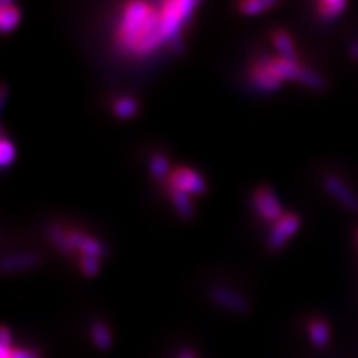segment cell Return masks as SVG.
I'll list each match as a JSON object with an SVG mask.
<instances>
[{
    "instance_id": "obj_1",
    "label": "cell",
    "mask_w": 358,
    "mask_h": 358,
    "mask_svg": "<svg viewBox=\"0 0 358 358\" xmlns=\"http://www.w3.org/2000/svg\"><path fill=\"white\" fill-rule=\"evenodd\" d=\"M116 42L124 52L148 55L164 45L161 37V8L148 2L124 6L116 30Z\"/></svg>"
},
{
    "instance_id": "obj_2",
    "label": "cell",
    "mask_w": 358,
    "mask_h": 358,
    "mask_svg": "<svg viewBox=\"0 0 358 358\" xmlns=\"http://www.w3.org/2000/svg\"><path fill=\"white\" fill-rule=\"evenodd\" d=\"M196 7H198V2L194 0H171V2L161 3V37L164 43L179 42L182 25L186 24Z\"/></svg>"
},
{
    "instance_id": "obj_3",
    "label": "cell",
    "mask_w": 358,
    "mask_h": 358,
    "mask_svg": "<svg viewBox=\"0 0 358 358\" xmlns=\"http://www.w3.org/2000/svg\"><path fill=\"white\" fill-rule=\"evenodd\" d=\"M252 208L254 211L262 221L267 222H277L284 216L282 211V204L279 198H277L275 191L271 186H259L252 194Z\"/></svg>"
},
{
    "instance_id": "obj_4",
    "label": "cell",
    "mask_w": 358,
    "mask_h": 358,
    "mask_svg": "<svg viewBox=\"0 0 358 358\" xmlns=\"http://www.w3.org/2000/svg\"><path fill=\"white\" fill-rule=\"evenodd\" d=\"M168 187L182 191L189 196H201L208 189V182L203 178V174L194 171V169L179 166L174 168L173 173L168 178Z\"/></svg>"
},
{
    "instance_id": "obj_5",
    "label": "cell",
    "mask_w": 358,
    "mask_h": 358,
    "mask_svg": "<svg viewBox=\"0 0 358 358\" xmlns=\"http://www.w3.org/2000/svg\"><path fill=\"white\" fill-rule=\"evenodd\" d=\"M299 227H301V217L294 213H285L268 231L267 248L271 250L282 249L299 231Z\"/></svg>"
},
{
    "instance_id": "obj_6",
    "label": "cell",
    "mask_w": 358,
    "mask_h": 358,
    "mask_svg": "<svg viewBox=\"0 0 358 358\" xmlns=\"http://www.w3.org/2000/svg\"><path fill=\"white\" fill-rule=\"evenodd\" d=\"M249 80L261 92H275L280 88L282 80L272 71L268 57H257L249 66Z\"/></svg>"
},
{
    "instance_id": "obj_7",
    "label": "cell",
    "mask_w": 358,
    "mask_h": 358,
    "mask_svg": "<svg viewBox=\"0 0 358 358\" xmlns=\"http://www.w3.org/2000/svg\"><path fill=\"white\" fill-rule=\"evenodd\" d=\"M209 299L216 306L234 313H245L250 308L248 299L241 292H237V290L227 287V285H213L209 289Z\"/></svg>"
},
{
    "instance_id": "obj_8",
    "label": "cell",
    "mask_w": 358,
    "mask_h": 358,
    "mask_svg": "<svg viewBox=\"0 0 358 358\" xmlns=\"http://www.w3.org/2000/svg\"><path fill=\"white\" fill-rule=\"evenodd\" d=\"M322 187H324L327 194L332 196V198L337 201L342 208H345L352 213L358 211L357 194L338 176L327 174V176H324V179H322Z\"/></svg>"
},
{
    "instance_id": "obj_9",
    "label": "cell",
    "mask_w": 358,
    "mask_h": 358,
    "mask_svg": "<svg viewBox=\"0 0 358 358\" xmlns=\"http://www.w3.org/2000/svg\"><path fill=\"white\" fill-rule=\"evenodd\" d=\"M69 236H70L71 248L75 250H80V256L101 259L108 254L106 252V245L103 244L101 241H98L96 237L88 236L85 234V232L77 231V229H70Z\"/></svg>"
},
{
    "instance_id": "obj_10",
    "label": "cell",
    "mask_w": 358,
    "mask_h": 358,
    "mask_svg": "<svg viewBox=\"0 0 358 358\" xmlns=\"http://www.w3.org/2000/svg\"><path fill=\"white\" fill-rule=\"evenodd\" d=\"M40 262H42V257L37 252H13L2 257L0 271L3 274H13V272L29 271V268L37 267Z\"/></svg>"
},
{
    "instance_id": "obj_11",
    "label": "cell",
    "mask_w": 358,
    "mask_h": 358,
    "mask_svg": "<svg viewBox=\"0 0 358 358\" xmlns=\"http://www.w3.org/2000/svg\"><path fill=\"white\" fill-rule=\"evenodd\" d=\"M90 338H92L93 345L100 352L110 350L113 345V334L111 329L103 320H95L90 325Z\"/></svg>"
},
{
    "instance_id": "obj_12",
    "label": "cell",
    "mask_w": 358,
    "mask_h": 358,
    "mask_svg": "<svg viewBox=\"0 0 358 358\" xmlns=\"http://www.w3.org/2000/svg\"><path fill=\"white\" fill-rule=\"evenodd\" d=\"M272 45L279 53V58L284 60H297V50H295L294 38L285 30H274L271 35Z\"/></svg>"
},
{
    "instance_id": "obj_13",
    "label": "cell",
    "mask_w": 358,
    "mask_h": 358,
    "mask_svg": "<svg viewBox=\"0 0 358 358\" xmlns=\"http://www.w3.org/2000/svg\"><path fill=\"white\" fill-rule=\"evenodd\" d=\"M20 19L22 12L15 3L8 2V0H2V2H0V30H2L3 34L15 30V27L20 24Z\"/></svg>"
},
{
    "instance_id": "obj_14",
    "label": "cell",
    "mask_w": 358,
    "mask_h": 358,
    "mask_svg": "<svg viewBox=\"0 0 358 358\" xmlns=\"http://www.w3.org/2000/svg\"><path fill=\"white\" fill-rule=\"evenodd\" d=\"M45 234H47L50 243L55 245L58 252L65 254V256H71L75 252V249L71 248L69 231H65L64 227H60L58 224H48L47 229H45Z\"/></svg>"
},
{
    "instance_id": "obj_15",
    "label": "cell",
    "mask_w": 358,
    "mask_h": 358,
    "mask_svg": "<svg viewBox=\"0 0 358 358\" xmlns=\"http://www.w3.org/2000/svg\"><path fill=\"white\" fill-rule=\"evenodd\" d=\"M111 111L118 120L134 118L140 111V101L133 96H118L111 103Z\"/></svg>"
},
{
    "instance_id": "obj_16",
    "label": "cell",
    "mask_w": 358,
    "mask_h": 358,
    "mask_svg": "<svg viewBox=\"0 0 358 358\" xmlns=\"http://www.w3.org/2000/svg\"><path fill=\"white\" fill-rule=\"evenodd\" d=\"M308 340L315 348H325L330 342V327L325 320L315 319L307 327Z\"/></svg>"
},
{
    "instance_id": "obj_17",
    "label": "cell",
    "mask_w": 358,
    "mask_h": 358,
    "mask_svg": "<svg viewBox=\"0 0 358 358\" xmlns=\"http://www.w3.org/2000/svg\"><path fill=\"white\" fill-rule=\"evenodd\" d=\"M168 196L171 199V204L176 209V213L182 219H191L194 216V206H192L191 196L186 194V192L173 189V187H168Z\"/></svg>"
},
{
    "instance_id": "obj_18",
    "label": "cell",
    "mask_w": 358,
    "mask_h": 358,
    "mask_svg": "<svg viewBox=\"0 0 358 358\" xmlns=\"http://www.w3.org/2000/svg\"><path fill=\"white\" fill-rule=\"evenodd\" d=\"M148 171H150L151 178L156 179V181H161V179H168L169 174L173 173L171 163H169V158L164 153H155L150 156V161H148Z\"/></svg>"
},
{
    "instance_id": "obj_19",
    "label": "cell",
    "mask_w": 358,
    "mask_h": 358,
    "mask_svg": "<svg viewBox=\"0 0 358 358\" xmlns=\"http://www.w3.org/2000/svg\"><path fill=\"white\" fill-rule=\"evenodd\" d=\"M345 8V0H320V2L317 3V13H319L320 19H324L327 22L337 19Z\"/></svg>"
},
{
    "instance_id": "obj_20",
    "label": "cell",
    "mask_w": 358,
    "mask_h": 358,
    "mask_svg": "<svg viewBox=\"0 0 358 358\" xmlns=\"http://www.w3.org/2000/svg\"><path fill=\"white\" fill-rule=\"evenodd\" d=\"M275 0H245V2L239 3V10L245 13V15H257L262 10L275 7Z\"/></svg>"
},
{
    "instance_id": "obj_21",
    "label": "cell",
    "mask_w": 358,
    "mask_h": 358,
    "mask_svg": "<svg viewBox=\"0 0 358 358\" xmlns=\"http://www.w3.org/2000/svg\"><path fill=\"white\" fill-rule=\"evenodd\" d=\"M17 156V148L13 145V141L8 140L7 136H2L0 140V166L8 168L13 164Z\"/></svg>"
},
{
    "instance_id": "obj_22",
    "label": "cell",
    "mask_w": 358,
    "mask_h": 358,
    "mask_svg": "<svg viewBox=\"0 0 358 358\" xmlns=\"http://www.w3.org/2000/svg\"><path fill=\"white\" fill-rule=\"evenodd\" d=\"M78 264H80V271H82L83 275H87V277L98 275V272H100V268H101L100 259H96V257L80 256Z\"/></svg>"
},
{
    "instance_id": "obj_23",
    "label": "cell",
    "mask_w": 358,
    "mask_h": 358,
    "mask_svg": "<svg viewBox=\"0 0 358 358\" xmlns=\"http://www.w3.org/2000/svg\"><path fill=\"white\" fill-rule=\"evenodd\" d=\"M8 358H40V355L35 350L30 348H12V352L8 353Z\"/></svg>"
},
{
    "instance_id": "obj_24",
    "label": "cell",
    "mask_w": 358,
    "mask_h": 358,
    "mask_svg": "<svg viewBox=\"0 0 358 358\" xmlns=\"http://www.w3.org/2000/svg\"><path fill=\"white\" fill-rule=\"evenodd\" d=\"M348 57H350L352 60L358 62V38L348 47Z\"/></svg>"
},
{
    "instance_id": "obj_25",
    "label": "cell",
    "mask_w": 358,
    "mask_h": 358,
    "mask_svg": "<svg viewBox=\"0 0 358 358\" xmlns=\"http://www.w3.org/2000/svg\"><path fill=\"white\" fill-rule=\"evenodd\" d=\"M176 358H198V357H196V353L189 350V348H182V350L178 353Z\"/></svg>"
},
{
    "instance_id": "obj_26",
    "label": "cell",
    "mask_w": 358,
    "mask_h": 358,
    "mask_svg": "<svg viewBox=\"0 0 358 358\" xmlns=\"http://www.w3.org/2000/svg\"><path fill=\"white\" fill-rule=\"evenodd\" d=\"M6 98H7V88L2 87V105H6Z\"/></svg>"
}]
</instances>
